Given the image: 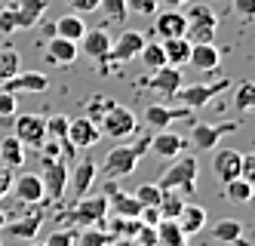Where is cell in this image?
<instances>
[{
	"label": "cell",
	"mask_w": 255,
	"mask_h": 246,
	"mask_svg": "<svg viewBox=\"0 0 255 246\" xmlns=\"http://www.w3.org/2000/svg\"><path fill=\"white\" fill-rule=\"evenodd\" d=\"M138 59H141V65L148 68V71H157V68L166 65V55H163V46H160L157 40H154V43L144 40V46L138 49Z\"/></svg>",
	"instance_id": "obj_32"
},
{
	"label": "cell",
	"mask_w": 255,
	"mask_h": 246,
	"mask_svg": "<svg viewBox=\"0 0 255 246\" xmlns=\"http://www.w3.org/2000/svg\"><path fill=\"white\" fill-rule=\"evenodd\" d=\"M12 191L22 203H43V182L34 173H25L19 179H12Z\"/></svg>",
	"instance_id": "obj_25"
},
{
	"label": "cell",
	"mask_w": 255,
	"mask_h": 246,
	"mask_svg": "<svg viewBox=\"0 0 255 246\" xmlns=\"http://www.w3.org/2000/svg\"><path fill=\"white\" fill-rule=\"evenodd\" d=\"M138 222H141V225H157V222H160V210H157V206H141Z\"/></svg>",
	"instance_id": "obj_50"
},
{
	"label": "cell",
	"mask_w": 255,
	"mask_h": 246,
	"mask_svg": "<svg viewBox=\"0 0 255 246\" xmlns=\"http://www.w3.org/2000/svg\"><path fill=\"white\" fill-rule=\"evenodd\" d=\"M65 3L74 9V12H80V15H86V12H96L99 9V3L102 0H65Z\"/></svg>",
	"instance_id": "obj_46"
},
{
	"label": "cell",
	"mask_w": 255,
	"mask_h": 246,
	"mask_svg": "<svg viewBox=\"0 0 255 246\" xmlns=\"http://www.w3.org/2000/svg\"><path fill=\"white\" fill-rule=\"evenodd\" d=\"M19 71V52L15 49H0V83L9 80Z\"/></svg>",
	"instance_id": "obj_39"
},
{
	"label": "cell",
	"mask_w": 255,
	"mask_h": 246,
	"mask_svg": "<svg viewBox=\"0 0 255 246\" xmlns=\"http://www.w3.org/2000/svg\"><path fill=\"white\" fill-rule=\"evenodd\" d=\"M234 108L240 111V114H246V111L255 108V86H252L249 80L237 86V92H234Z\"/></svg>",
	"instance_id": "obj_36"
},
{
	"label": "cell",
	"mask_w": 255,
	"mask_h": 246,
	"mask_svg": "<svg viewBox=\"0 0 255 246\" xmlns=\"http://www.w3.org/2000/svg\"><path fill=\"white\" fill-rule=\"evenodd\" d=\"M237 129H240V123H237V120H222V123H194L188 142H191L197 151H215L218 142H222L228 132H237Z\"/></svg>",
	"instance_id": "obj_5"
},
{
	"label": "cell",
	"mask_w": 255,
	"mask_h": 246,
	"mask_svg": "<svg viewBox=\"0 0 255 246\" xmlns=\"http://www.w3.org/2000/svg\"><path fill=\"white\" fill-rule=\"evenodd\" d=\"M99 139H102L99 123H93L89 117H74V120H68V145L74 148V151L93 148Z\"/></svg>",
	"instance_id": "obj_14"
},
{
	"label": "cell",
	"mask_w": 255,
	"mask_h": 246,
	"mask_svg": "<svg viewBox=\"0 0 255 246\" xmlns=\"http://www.w3.org/2000/svg\"><path fill=\"white\" fill-rule=\"evenodd\" d=\"M49 0H15L12 9H15V28L19 31H31L40 25V18L46 15Z\"/></svg>",
	"instance_id": "obj_15"
},
{
	"label": "cell",
	"mask_w": 255,
	"mask_h": 246,
	"mask_svg": "<svg viewBox=\"0 0 255 246\" xmlns=\"http://www.w3.org/2000/svg\"><path fill=\"white\" fill-rule=\"evenodd\" d=\"M218 62H222V49L215 43H191V55H188V65H194L197 71H209L218 74Z\"/></svg>",
	"instance_id": "obj_20"
},
{
	"label": "cell",
	"mask_w": 255,
	"mask_h": 246,
	"mask_svg": "<svg viewBox=\"0 0 255 246\" xmlns=\"http://www.w3.org/2000/svg\"><path fill=\"white\" fill-rule=\"evenodd\" d=\"M0 160H3V166H9V169H19L25 163V148L15 136L0 139Z\"/></svg>",
	"instance_id": "obj_31"
},
{
	"label": "cell",
	"mask_w": 255,
	"mask_h": 246,
	"mask_svg": "<svg viewBox=\"0 0 255 246\" xmlns=\"http://www.w3.org/2000/svg\"><path fill=\"white\" fill-rule=\"evenodd\" d=\"M181 148H185V139L178 136V132H169V129H157L151 136V151L163 160H175L181 154Z\"/></svg>",
	"instance_id": "obj_21"
},
{
	"label": "cell",
	"mask_w": 255,
	"mask_h": 246,
	"mask_svg": "<svg viewBox=\"0 0 255 246\" xmlns=\"http://www.w3.org/2000/svg\"><path fill=\"white\" fill-rule=\"evenodd\" d=\"M157 246H188V234L178 228L175 219L157 222Z\"/></svg>",
	"instance_id": "obj_30"
},
{
	"label": "cell",
	"mask_w": 255,
	"mask_h": 246,
	"mask_svg": "<svg viewBox=\"0 0 255 246\" xmlns=\"http://www.w3.org/2000/svg\"><path fill=\"white\" fill-rule=\"evenodd\" d=\"M138 154L132 151V145H120V148H111V154L105 157L102 169H105V179L108 182H117V179H126V176H132L135 173V166H138Z\"/></svg>",
	"instance_id": "obj_7"
},
{
	"label": "cell",
	"mask_w": 255,
	"mask_h": 246,
	"mask_svg": "<svg viewBox=\"0 0 255 246\" xmlns=\"http://www.w3.org/2000/svg\"><path fill=\"white\" fill-rule=\"evenodd\" d=\"M68 120H71V117H65V114L46 117V139H52V142H65V145H68ZM71 151H74V148H71Z\"/></svg>",
	"instance_id": "obj_35"
},
{
	"label": "cell",
	"mask_w": 255,
	"mask_h": 246,
	"mask_svg": "<svg viewBox=\"0 0 255 246\" xmlns=\"http://www.w3.org/2000/svg\"><path fill=\"white\" fill-rule=\"evenodd\" d=\"M163 6H169V9H181V6H188L191 0H160Z\"/></svg>",
	"instance_id": "obj_53"
},
{
	"label": "cell",
	"mask_w": 255,
	"mask_h": 246,
	"mask_svg": "<svg viewBox=\"0 0 255 246\" xmlns=\"http://www.w3.org/2000/svg\"><path fill=\"white\" fill-rule=\"evenodd\" d=\"M188 31V18L181 9H163L157 12V22H154V34L160 40H169V37H185Z\"/></svg>",
	"instance_id": "obj_18"
},
{
	"label": "cell",
	"mask_w": 255,
	"mask_h": 246,
	"mask_svg": "<svg viewBox=\"0 0 255 246\" xmlns=\"http://www.w3.org/2000/svg\"><path fill=\"white\" fill-rule=\"evenodd\" d=\"M144 123H148L154 132L157 129H169L172 123H178V120H188V123H194V111L191 108H185V105H178V108H172V105H163V102H157V105H148L144 108Z\"/></svg>",
	"instance_id": "obj_8"
},
{
	"label": "cell",
	"mask_w": 255,
	"mask_h": 246,
	"mask_svg": "<svg viewBox=\"0 0 255 246\" xmlns=\"http://www.w3.org/2000/svg\"><path fill=\"white\" fill-rule=\"evenodd\" d=\"M135 129H138V117L132 114L129 108H123V105H111L105 111V117L99 120V132L102 136H108V139H129V136H135Z\"/></svg>",
	"instance_id": "obj_3"
},
{
	"label": "cell",
	"mask_w": 255,
	"mask_h": 246,
	"mask_svg": "<svg viewBox=\"0 0 255 246\" xmlns=\"http://www.w3.org/2000/svg\"><path fill=\"white\" fill-rule=\"evenodd\" d=\"M31 246H46V243H34V240H31Z\"/></svg>",
	"instance_id": "obj_56"
},
{
	"label": "cell",
	"mask_w": 255,
	"mask_h": 246,
	"mask_svg": "<svg viewBox=\"0 0 255 246\" xmlns=\"http://www.w3.org/2000/svg\"><path fill=\"white\" fill-rule=\"evenodd\" d=\"M43 55H46V62H49V65H71V62H74L77 55H80V49H77L74 40H65V37H56V34H52Z\"/></svg>",
	"instance_id": "obj_22"
},
{
	"label": "cell",
	"mask_w": 255,
	"mask_h": 246,
	"mask_svg": "<svg viewBox=\"0 0 255 246\" xmlns=\"http://www.w3.org/2000/svg\"><path fill=\"white\" fill-rule=\"evenodd\" d=\"M141 206H157L160 203V197H163V188L160 185H154V182H144V185H138L135 188V194H132Z\"/></svg>",
	"instance_id": "obj_38"
},
{
	"label": "cell",
	"mask_w": 255,
	"mask_h": 246,
	"mask_svg": "<svg viewBox=\"0 0 255 246\" xmlns=\"http://www.w3.org/2000/svg\"><path fill=\"white\" fill-rule=\"evenodd\" d=\"M148 86L154 89L157 99H175V92L181 89V68H172V65H163L157 71H151V80Z\"/></svg>",
	"instance_id": "obj_12"
},
{
	"label": "cell",
	"mask_w": 255,
	"mask_h": 246,
	"mask_svg": "<svg viewBox=\"0 0 255 246\" xmlns=\"http://www.w3.org/2000/svg\"><path fill=\"white\" fill-rule=\"evenodd\" d=\"M240 151H234V148H218L215 151V157H212V173L215 179L228 185L231 179H240Z\"/></svg>",
	"instance_id": "obj_16"
},
{
	"label": "cell",
	"mask_w": 255,
	"mask_h": 246,
	"mask_svg": "<svg viewBox=\"0 0 255 246\" xmlns=\"http://www.w3.org/2000/svg\"><path fill=\"white\" fill-rule=\"evenodd\" d=\"M74 240H77V231H52L43 243L46 246H74Z\"/></svg>",
	"instance_id": "obj_44"
},
{
	"label": "cell",
	"mask_w": 255,
	"mask_h": 246,
	"mask_svg": "<svg viewBox=\"0 0 255 246\" xmlns=\"http://www.w3.org/2000/svg\"><path fill=\"white\" fill-rule=\"evenodd\" d=\"M0 246H3V243H0Z\"/></svg>",
	"instance_id": "obj_57"
},
{
	"label": "cell",
	"mask_w": 255,
	"mask_h": 246,
	"mask_svg": "<svg viewBox=\"0 0 255 246\" xmlns=\"http://www.w3.org/2000/svg\"><path fill=\"white\" fill-rule=\"evenodd\" d=\"M240 179H246V182L255 179V154H243L240 157Z\"/></svg>",
	"instance_id": "obj_48"
},
{
	"label": "cell",
	"mask_w": 255,
	"mask_h": 246,
	"mask_svg": "<svg viewBox=\"0 0 255 246\" xmlns=\"http://www.w3.org/2000/svg\"><path fill=\"white\" fill-rule=\"evenodd\" d=\"M111 105H114L111 99H105V96H93V99H89V105H86V114H83V117H89L93 123H99V120L105 117V111L111 108Z\"/></svg>",
	"instance_id": "obj_41"
},
{
	"label": "cell",
	"mask_w": 255,
	"mask_h": 246,
	"mask_svg": "<svg viewBox=\"0 0 255 246\" xmlns=\"http://www.w3.org/2000/svg\"><path fill=\"white\" fill-rule=\"evenodd\" d=\"M99 9L105 12V18H111V22H123L129 9H126V0H102Z\"/></svg>",
	"instance_id": "obj_40"
},
{
	"label": "cell",
	"mask_w": 255,
	"mask_h": 246,
	"mask_svg": "<svg viewBox=\"0 0 255 246\" xmlns=\"http://www.w3.org/2000/svg\"><path fill=\"white\" fill-rule=\"evenodd\" d=\"M222 188H225V197L234 200V203H249L252 200V182H246V179H231Z\"/></svg>",
	"instance_id": "obj_34"
},
{
	"label": "cell",
	"mask_w": 255,
	"mask_h": 246,
	"mask_svg": "<svg viewBox=\"0 0 255 246\" xmlns=\"http://www.w3.org/2000/svg\"><path fill=\"white\" fill-rule=\"evenodd\" d=\"M3 92H12V96H19V92H46L49 89V77L40 71H15L9 80L0 83Z\"/></svg>",
	"instance_id": "obj_13"
},
{
	"label": "cell",
	"mask_w": 255,
	"mask_h": 246,
	"mask_svg": "<svg viewBox=\"0 0 255 246\" xmlns=\"http://www.w3.org/2000/svg\"><path fill=\"white\" fill-rule=\"evenodd\" d=\"M40 182H43V200L62 203L65 188H68V163H65L62 157H59V160H46Z\"/></svg>",
	"instance_id": "obj_9"
},
{
	"label": "cell",
	"mask_w": 255,
	"mask_h": 246,
	"mask_svg": "<svg viewBox=\"0 0 255 246\" xmlns=\"http://www.w3.org/2000/svg\"><path fill=\"white\" fill-rule=\"evenodd\" d=\"M144 46V34L138 31H123L117 40H111V49H108V62H114V65H126V62H132L138 49Z\"/></svg>",
	"instance_id": "obj_11"
},
{
	"label": "cell",
	"mask_w": 255,
	"mask_h": 246,
	"mask_svg": "<svg viewBox=\"0 0 255 246\" xmlns=\"http://www.w3.org/2000/svg\"><path fill=\"white\" fill-rule=\"evenodd\" d=\"M9 188H12V173H9V166H3L0 169V200L9 194Z\"/></svg>",
	"instance_id": "obj_51"
},
{
	"label": "cell",
	"mask_w": 255,
	"mask_h": 246,
	"mask_svg": "<svg viewBox=\"0 0 255 246\" xmlns=\"http://www.w3.org/2000/svg\"><path fill=\"white\" fill-rule=\"evenodd\" d=\"M52 34H56V37H65V40L80 43V37L86 34V22H83V15H80V12H68V15L56 18V22H52Z\"/></svg>",
	"instance_id": "obj_26"
},
{
	"label": "cell",
	"mask_w": 255,
	"mask_h": 246,
	"mask_svg": "<svg viewBox=\"0 0 255 246\" xmlns=\"http://www.w3.org/2000/svg\"><path fill=\"white\" fill-rule=\"evenodd\" d=\"M231 6L234 12L243 18V22H252V15H255V0H231Z\"/></svg>",
	"instance_id": "obj_45"
},
{
	"label": "cell",
	"mask_w": 255,
	"mask_h": 246,
	"mask_svg": "<svg viewBox=\"0 0 255 246\" xmlns=\"http://www.w3.org/2000/svg\"><path fill=\"white\" fill-rule=\"evenodd\" d=\"M12 114H15V96L0 89V117H12Z\"/></svg>",
	"instance_id": "obj_47"
},
{
	"label": "cell",
	"mask_w": 255,
	"mask_h": 246,
	"mask_svg": "<svg viewBox=\"0 0 255 246\" xmlns=\"http://www.w3.org/2000/svg\"><path fill=\"white\" fill-rule=\"evenodd\" d=\"M40 228H43V213H34V216L19 219V222H6L3 225V231L9 237H19V240H34L40 234Z\"/></svg>",
	"instance_id": "obj_28"
},
{
	"label": "cell",
	"mask_w": 255,
	"mask_h": 246,
	"mask_svg": "<svg viewBox=\"0 0 255 246\" xmlns=\"http://www.w3.org/2000/svg\"><path fill=\"white\" fill-rule=\"evenodd\" d=\"M163 55H166V65L172 68H185L188 55H191V40L188 37H169V40H160Z\"/></svg>",
	"instance_id": "obj_29"
},
{
	"label": "cell",
	"mask_w": 255,
	"mask_h": 246,
	"mask_svg": "<svg viewBox=\"0 0 255 246\" xmlns=\"http://www.w3.org/2000/svg\"><path fill=\"white\" fill-rule=\"evenodd\" d=\"M83 43V52L89 55V59H96L102 68L108 65V49H111V34H108L105 28H86V34L80 37Z\"/></svg>",
	"instance_id": "obj_19"
},
{
	"label": "cell",
	"mask_w": 255,
	"mask_h": 246,
	"mask_svg": "<svg viewBox=\"0 0 255 246\" xmlns=\"http://www.w3.org/2000/svg\"><path fill=\"white\" fill-rule=\"evenodd\" d=\"M77 246H108L111 243V237H108L99 225H93V228H83V231H77V240H74Z\"/></svg>",
	"instance_id": "obj_37"
},
{
	"label": "cell",
	"mask_w": 255,
	"mask_h": 246,
	"mask_svg": "<svg viewBox=\"0 0 255 246\" xmlns=\"http://www.w3.org/2000/svg\"><path fill=\"white\" fill-rule=\"evenodd\" d=\"M9 219H6V213H0V231H3V225H6Z\"/></svg>",
	"instance_id": "obj_55"
},
{
	"label": "cell",
	"mask_w": 255,
	"mask_h": 246,
	"mask_svg": "<svg viewBox=\"0 0 255 246\" xmlns=\"http://www.w3.org/2000/svg\"><path fill=\"white\" fill-rule=\"evenodd\" d=\"M228 89H231V80H228V77H218L215 83H194V86H181V89L175 92V99H181V105H185V108L197 111V108L209 105L215 96H222V92H228Z\"/></svg>",
	"instance_id": "obj_6"
},
{
	"label": "cell",
	"mask_w": 255,
	"mask_h": 246,
	"mask_svg": "<svg viewBox=\"0 0 255 246\" xmlns=\"http://www.w3.org/2000/svg\"><path fill=\"white\" fill-rule=\"evenodd\" d=\"M209 234H212V240H218V243L249 246V243H246V237H243V225L237 222V219H218V222H212Z\"/></svg>",
	"instance_id": "obj_23"
},
{
	"label": "cell",
	"mask_w": 255,
	"mask_h": 246,
	"mask_svg": "<svg viewBox=\"0 0 255 246\" xmlns=\"http://www.w3.org/2000/svg\"><path fill=\"white\" fill-rule=\"evenodd\" d=\"M181 197H185V194H178V191H163V197L157 203L160 219H178L181 206H185V200H181Z\"/></svg>",
	"instance_id": "obj_33"
},
{
	"label": "cell",
	"mask_w": 255,
	"mask_h": 246,
	"mask_svg": "<svg viewBox=\"0 0 255 246\" xmlns=\"http://www.w3.org/2000/svg\"><path fill=\"white\" fill-rule=\"evenodd\" d=\"M68 182H71V188H74V197H77V200L86 197L89 188H93V182H96V163L89 160V157H83V160L74 166V173H68Z\"/></svg>",
	"instance_id": "obj_24"
},
{
	"label": "cell",
	"mask_w": 255,
	"mask_h": 246,
	"mask_svg": "<svg viewBox=\"0 0 255 246\" xmlns=\"http://www.w3.org/2000/svg\"><path fill=\"white\" fill-rule=\"evenodd\" d=\"M188 18V31L185 37L191 43H215V31H218V18L209 6H191Z\"/></svg>",
	"instance_id": "obj_4"
},
{
	"label": "cell",
	"mask_w": 255,
	"mask_h": 246,
	"mask_svg": "<svg viewBox=\"0 0 255 246\" xmlns=\"http://www.w3.org/2000/svg\"><path fill=\"white\" fill-rule=\"evenodd\" d=\"M135 246H157V225H141L132 237Z\"/></svg>",
	"instance_id": "obj_42"
},
{
	"label": "cell",
	"mask_w": 255,
	"mask_h": 246,
	"mask_svg": "<svg viewBox=\"0 0 255 246\" xmlns=\"http://www.w3.org/2000/svg\"><path fill=\"white\" fill-rule=\"evenodd\" d=\"M160 6V0H126V9L138 12V15H154Z\"/></svg>",
	"instance_id": "obj_43"
},
{
	"label": "cell",
	"mask_w": 255,
	"mask_h": 246,
	"mask_svg": "<svg viewBox=\"0 0 255 246\" xmlns=\"http://www.w3.org/2000/svg\"><path fill=\"white\" fill-rule=\"evenodd\" d=\"M175 222H178V228L185 231L188 237L191 234H200V231L206 228V210H203V206H197V203H185Z\"/></svg>",
	"instance_id": "obj_27"
},
{
	"label": "cell",
	"mask_w": 255,
	"mask_h": 246,
	"mask_svg": "<svg viewBox=\"0 0 255 246\" xmlns=\"http://www.w3.org/2000/svg\"><path fill=\"white\" fill-rule=\"evenodd\" d=\"M132 151H135V154L138 157H144V154H148V151H151V136H141L135 145H132Z\"/></svg>",
	"instance_id": "obj_52"
},
{
	"label": "cell",
	"mask_w": 255,
	"mask_h": 246,
	"mask_svg": "<svg viewBox=\"0 0 255 246\" xmlns=\"http://www.w3.org/2000/svg\"><path fill=\"white\" fill-rule=\"evenodd\" d=\"M105 197H108V206L114 210V216H123V219H138L141 203H138L132 194L120 191L117 182H108V185H105Z\"/></svg>",
	"instance_id": "obj_17"
},
{
	"label": "cell",
	"mask_w": 255,
	"mask_h": 246,
	"mask_svg": "<svg viewBox=\"0 0 255 246\" xmlns=\"http://www.w3.org/2000/svg\"><path fill=\"white\" fill-rule=\"evenodd\" d=\"M108 216V197L99 194V197H80L74 203V210H68L62 216L65 225H71V228H80V225H86V228H93V225H102Z\"/></svg>",
	"instance_id": "obj_2"
},
{
	"label": "cell",
	"mask_w": 255,
	"mask_h": 246,
	"mask_svg": "<svg viewBox=\"0 0 255 246\" xmlns=\"http://www.w3.org/2000/svg\"><path fill=\"white\" fill-rule=\"evenodd\" d=\"M163 191H178V194H185V197H191L194 191H197V157H175L172 160V166H166L163 169V176H160V182H157Z\"/></svg>",
	"instance_id": "obj_1"
},
{
	"label": "cell",
	"mask_w": 255,
	"mask_h": 246,
	"mask_svg": "<svg viewBox=\"0 0 255 246\" xmlns=\"http://www.w3.org/2000/svg\"><path fill=\"white\" fill-rule=\"evenodd\" d=\"M108 246H135V243H132V240H126V237H117V240H111Z\"/></svg>",
	"instance_id": "obj_54"
},
{
	"label": "cell",
	"mask_w": 255,
	"mask_h": 246,
	"mask_svg": "<svg viewBox=\"0 0 255 246\" xmlns=\"http://www.w3.org/2000/svg\"><path fill=\"white\" fill-rule=\"evenodd\" d=\"M0 31H3V34L19 31V28H15V9H12V6H9V9H0Z\"/></svg>",
	"instance_id": "obj_49"
},
{
	"label": "cell",
	"mask_w": 255,
	"mask_h": 246,
	"mask_svg": "<svg viewBox=\"0 0 255 246\" xmlns=\"http://www.w3.org/2000/svg\"><path fill=\"white\" fill-rule=\"evenodd\" d=\"M15 139L22 142V148H40L46 142V117L19 114L15 117Z\"/></svg>",
	"instance_id": "obj_10"
}]
</instances>
